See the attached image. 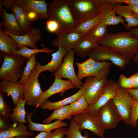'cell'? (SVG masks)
I'll list each match as a JSON object with an SVG mask.
<instances>
[{"label":"cell","instance_id":"cell-1","mask_svg":"<svg viewBox=\"0 0 138 138\" xmlns=\"http://www.w3.org/2000/svg\"><path fill=\"white\" fill-rule=\"evenodd\" d=\"M98 44L109 48L129 61L138 52V39L130 31L107 33Z\"/></svg>","mask_w":138,"mask_h":138},{"label":"cell","instance_id":"cell-2","mask_svg":"<svg viewBox=\"0 0 138 138\" xmlns=\"http://www.w3.org/2000/svg\"><path fill=\"white\" fill-rule=\"evenodd\" d=\"M47 4L46 20H55L60 25V32L57 37L72 32L79 24L71 10L69 0H53Z\"/></svg>","mask_w":138,"mask_h":138},{"label":"cell","instance_id":"cell-3","mask_svg":"<svg viewBox=\"0 0 138 138\" xmlns=\"http://www.w3.org/2000/svg\"><path fill=\"white\" fill-rule=\"evenodd\" d=\"M4 60L0 69V79L18 83L23 74L22 66L26 60L21 56L1 52Z\"/></svg>","mask_w":138,"mask_h":138},{"label":"cell","instance_id":"cell-4","mask_svg":"<svg viewBox=\"0 0 138 138\" xmlns=\"http://www.w3.org/2000/svg\"><path fill=\"white\" fill-rule=\"evenodd\" d=\"M69 4L73 16L78 24L96 17L100 13L95 0H69Z\"/></svg>","mask_w":138,"mask_h":138},{"label":"cell","instance_id":"cell-5","mask_svg":"<svg viewBox=\"0 0 138 138\" xmlns=\"http://www.w3.org/2000/svg\"><path fill=\"white\" fill-rule=\"evenodd\" d=\"M87 55L96 62L108 61L122 70L129 63L130 61L124 56L103 45H99L91 49L87 52Z\"/></svg>","mask_w":138,"mask_h":138},{"label":"cell","instance_id":"cell-6","mask_svg":"<svg viewBox=\"0 0 138 138\" xmlns=\"http://www.w3.org/2000/svg\"><path fill=\"white\" fill-rule=\"evenodd\" d=\"M95 116L105 130L115 128L122 120L112 99L101 107Z\"/></svg>","mask_w":138,"mask_h":138},{"label":"cell","instance_id":"cell-7","mask_svg":"<svg viewBox=\"0 0 138 138\" xmlns=\"http://www.w3.org/2000/svg\"><path fill=\"white\" fill-rule=\"evenodd\" d=\"M108 79L98 80L94 76L87 77L80 88L88 105L95 103L103 93Z\"/></svg>","mask_w":138,"mask_h":138},{"label":"cell","instance_id":"cell-8","mask_svg":"<svg viewBox=\"0 0 138 138\" xmlns=\"http://www.w3.org/2000/svg\"><path fill=\"white\" fill-rule=\"evenodd\" d=\"M116 96L112 100L124 123L130 125L131 111L135 100L125 89L121 87L117 83Z\"/></svg>","mask_w":138,"mask_h":138},{"label":"cell","instance_id":"cell-9","mask_svg":"<svg viewBox=\"0 0 138 138\" xmlns=\"http://www.w3.org/2000/svg\"><path fill=\"white\" fill-rule=\"evenodd\" d=\"M39 75L36 67L32 71L28 80L23 85V98L27 105L33 106L43 92L38 78Z\"/></svg>","mask_w":138,"mask_h":138},{"label":"cell","instance_id":"cell-10","mask_svg":"<svg viewBox=\"0 0 138 138\" xmlns=\"http://www.w3.org/2000/svg\"><path fill=\"white\" fill-rule=\"evenodd\" d=\"M75 53L73 49L68 50L61 65L57 71L54 73L53 75L55 77L60 78H67L72 82L77 88H80L83 83L77 77L74 67Z\"/></svg>","mask_w":138,"mask_h":138},{"label":"cell","instance_id":"cell-11","mask_svg":"<svg viewBox=\"0 0 138 138\" xmlns=\"http://www.w3.org/2000/svg\"><path fill=\"white\" fill-rule=\"evenodd\" d=\"M73 118L81 131L84 129L88 130L95 135L101 138L103 137L105 130L95 116L86 112L73 116Z\"/></svg>","mask_w":138,"mask_h":138},{"label":"cell","instance_id":"cell-12","mask_svg":"<svg viewBox=\"0 0 138 138\" xmlns=\"http://www.w3.org/2000/svg\"><path fill=\"white\" fill-rule=\"evenodd\" d=\"M76 88H77L76 86L70 80H64L55 77L54 81L51 86L43 91L33 106L38 108L48 98L53 95L60 93L61 96L62 97L66 90Z\"/></svg>","mask_w":138,"mask_h":138},{"label":"cell","instance_id":"cell-13","mask_svg":"<svg viewBox=\"0 0 138 138\" xmlns=\"http://www.w3.org/2000/svg\"><path fill=\"white\" fill-rule=\"evenodd\" d=\"M117 88V83L112 79H108L103 93L95 103L89 105L87 112L95 116L101 107L116 96Z\"/></svg>","mask_w":138,"mask_h":138},{"label":"cell","instance_id":"cell-14","mask_svg":"<svg viewBox=\"0 0 138 138\" xmlns=\"http://www.w3.org/2000/svg\"><path fill=\"white\" fill-rule=\"evenodd\" d=\"M100 9L101 15V22L107 26L117 25L121 22L124 26V19L121 16H117L113 7V4L106 0H95Z\"/></svg>","mask_w":138,"mask_h":138},{"label":"cell","instance_id":"cell-15","mask_svg":"<svg viewBox=\"0 0 138 138\" xmlns=\"http://www.w3.org/2000/svg\"><path fill=\"white\" fill-rule=\"evenodd\" d=\"M3 5L9 9L10 12L14 14L24 33L32 28V22L29 19L26 11L21 6L15 3L14 0H4Z\"/></svg>","mask_w":138,"mask_h":138},{"label":"cell","instance_id":"cell-16","mask_svg":"<svg viewBox=\"0 0 138 138\" xmlns=\"http://www.w3.org/2000/svg\"><path fill=\"white\" fill-rule=\"evenodd\" d=\"M112 63L109 61L96 62L88 69L78 70L77 77L80 80L85 77L90 76H94L98 80L101 79L109 74Z\"/></svg>","mask_w":138,"mask_h":138},{"label":"cell","instance_id":"cell-17","mask_svg":"<svg viewBox=\"0 0 138 138\" xmlns=\"http://www.w3.org/2000/svg\"><path fill=\"white\" fill-rule=\"evenodd\" d=\"M14 2L21 6L27 13L36 14L39 20H42L47 17L48 4L45 0H14Z\"/></svg>","mask_w":138,"mask_h":138},{"label":"cell","instance_id":"cell-18","mask_svg":"<svg viewBox=\"0 0 138 138\" xmlns=\"http://www.w3.org/2000/svg\"><path fill=\"white\" fill-rule=\"evenodd\" d=\"M2 30L16 41L18 49L23 46H28L34 49H38L36 43L39 41L41 39L40 30L38 28H32L21 36L14 35Z\"/></svg>","mask_w":138,"mask_h":138},{"label":"cell","instance_id":"cell-19","mask_svg":"<svg viewBox=\"0 0 138 138\" xmlns=\"http://www.w3.org/2000/svg\"><path fill=\"white\" fill-rule=\"evenodd\" d=\"M0 15L2 17L0 29L3 27V30L5 32L15 35L21 36L24 34L14 14L8 13L7 10L3 8L0 11Z\"/></svg>","mask_w":138,"mask_h":138},{"label":"cell","instance_id":"cell-20","mask_svg":"<svg viewBox=\"0 0 138 138\" xmlns=\"http://www.w3.org/2000/svg\"><path fill=\"white\" fill-rule=\"evenodd\" d=\"M84 38L79 32H71L57 37L53 40L52 45L56 48L60 47L67 50L73 49Z\"/></svg>","mask_w":138,"mask_h":138},{"label":"cell","instance_id":"cell-21","mask_svg":"<svg viewBox=\"0 0 138 138\" xmlns=\"http://www.w3.org/2000/svg\"><path fill=\"white\" fill-rule=\"evenodd\" d=\"M58 48L59 49L57 51L51 54L52 60L47 64L43 65L38 62H37L36 67L39 74L46 71L55 72L60 68L63 62V58L65 55L68 50L60 47Z\"/></svg>","mask_w":138,"mask_h":138},{"label":"cell","instance_id":"cell-22","mask_svg":"<svg viewBox=\"0 0 138 138\" xmlns=\"http://www.w3.org/2000/svg\"><path fill=\"white\" fill-rule=\"evenodd\" d=\"M23 86L18 82L2 80L0 83V93H7L10 95L15 107L18 99L23 97Z\"/></svg>","mask_w":138,"mask_h":138},{"label":"cell","instance_id":"cell-23","mask_svg":"<svg viewBox=\"0 0 138 138\" xmlns=\"http://www.w3.org/2000/svg\"><path fill=\"white\" fill-rule=\"evenodd\" d=\"M113 7L116 15L121 16L125 18L127 24L124 26L126 29L130 30L132 27H138V16L128 8L126 6L113 4Z\"/></svg>","mask_w":138,"mask_h":138},{"label":"cell","instance_id":"cell-24","mask_svg":"<svg viewBox=\"0 0 138 138\" xmlns=\"http://www.w3.org/2000/svg\"><path fill=\"white\" fill-rule=\"evenodd\" d=\"M33 113V112L28 113L26 116L27 120L29 123L28 127L30 131L50 132L53 129L67 126L66 122L58 120L47 124L35 123L33 122L31 119Z\"/></svg>","mask_w":138,"mask_h":138},{"label":"cell","instance_id":"cell-25","mask_svg":"<svg viewBox=\"0 0 138 138\" xmlns=\"http://www.w3.org/2000/svg\"><path fill=\"white\" fill-rule=\"evenodd\" d=\"M28 128L22 123H14L7 129L0 132V138H14L23 136H32L34 133L28 131Z\"/></svg>","mask_w":138,"mask_h":138},{"label":"cell","instance_id":"cell-26","mask_svg":"<svg viewBox=\"0 0 138 138\" xmlns=\"http://www.w3.org/2000/svg\"><path fill=\"white\" fill-rule=\"evenodd\" d=\"M82 95L81 90L80 89L74 94L58 101L51 102L47 99L40 107L44 110L47 109L49 110H55L73 102L78 99Z\"/></svg>","mask_w":138,"mask_h":138},{"label":"cell","instance_id":"cell-27","mask_svg":"<svg viewBox=\"0 0 138 138\" xmlns=\"http://www.w3.org/2000/svg\"><path fill=\"white\" fill-rule=\"evenodd\" d=\"M18 49L16 41L8 33L0 30V50L1 52L13 54Z\"/></svg>","mask_w":138,"mask_h":138},{"label":"cell","instance_id":"cell-28","mask_svg":"<svg viewBox=\"0 0 138 138\" xmlns=\"http://www.w3.org/2000/svg\"><path fill=\"white\" fill-rule=\"evenodd\" d=\"M72 111L70 105L61 107L54 111L48 117L43 120L44 124H49L55 120L61 121L65 119L71 120Z\"/></svg>","mask_w":138,"mask_h":138},{"label":"cell","instance_id":"cell-29","mask_svg":"<svg viewBox=\"0 0 138 138\" xmlns=\"http://www.w3.org/2000/svg\"><path fill=\"white\" fill-rule=\"evenodd\" d=\"M26 101L23 97H21L18 100L16 106L12 109L13 112L11 115V121L14 123H26L27 121L25 118L27 112L25 109Z\"/></svg>","mask_w":138,"mask_h":138},{"label":"cell","instance_id":"cell-30","mask_svg":"<svg viewBox=\"0 0 138 138\" xmlns=\"http://www.w3.org/2000/svg\"><path fill=\"white\" fill-rule=\"evenodd\" d=\"M108 27L107 25L101 22L94 26L89 31L86 37L98 44L107 34Z\"/></svg>","mask_w":138,"mask_h":138},{"label":"cell","instance_id":"cell-31","mask_svg":"<svg viewBox=\"0 0 138 138\" xmlns=\"http://www.w3.org/2000/svg\"><path fill=\"white\" fill-rule=\"evenodd\" d=\"M86 37L83 39L73 49L77 55L82 58L87 55V52L91 49L99 45Z\"/></svg>","mask_w":138,"mask_h":138},{"label":"cell","instance_id":"cell-32","mask_svg":"<svg viewBox=\"0 0 138 138\" xmlns=\"http://www.w3.org/2000/svg\"><path fill=\"white\" fill-rule=\"evenodd\" d=\"M101 15L100 13L96 17L79 24L72 32H79L84 37H86L89 31L94 26L101 22Z\"/></svg>","mask_w":138,"mask_h":138},{"label":"cell","instance_id":"cell-33","mask_svg":"<svg viewBox=\"0 0 138 138\" xmlns=\"http://www.w3.org/2000/svg\"><path fill=\"white\" fill-rule=\"evenodd\" d=\"M55 50L54 49H50L46 47L40 49H31L28 48L26 46H23L18 49L13 54L20 55L23 58L27 59L29 60L31 58L32 56L35 54L40 52L49 54L53 53Z\"/></svg>","mask_w":138,"mask_h":138},{"label":"cell","instance_id":"cell-34","mask_svg":"<svg viewBox=\"0 0 138 138\" xmlns=\"http://www.w3.org/2000/svg\"><path fill=\"white\" fill-rule=\"evenodd\" d=\"M36 54H33L30 60H27L26 65L23 70L22 76L18 82L20 84L23 85L29 79L32 71L36 67L37 63Z\"/></svg>","mask_w":138,"mask_h":138},{"label":"cell","instance_id":"cell-35","mask_svg":"<svg viewBox=\"0 0 138 138\" xmlns=\"http://www.w3.org/2000/svg\"><path fill=\"white\" fill-rule=\"evenodd\" d=\"M69 105L73 116L87 112L89 106L83 95L77 100Z\"/></svg>","mask_w":138,"mask_h":138},{"label":"cell","instance_id":"cell-36","mask_svg":"<svg viewBox=\"0 0 138 138\" xmlns=\"http://www.w3.org/2000/svg\"><path fill=\"white\" fill-rule=\"evenodd\" d=\"M78 125L73 119H71L69 126L67 129L66 138H88V132H85L84 136L82 135Z\"/></svg>","mask_w":138,"mask_h":138},{"label":"cell","instance_id":"cell-37","mask_svg":"<svg viewBox=\"0 0 138 138\" xmlns=\"http://www.w3.org/2000/svg\"><path fill=\"white\" fill-rule=\"evenodd\" d=\"M11 113L10 107L5 100L4 94L0 93V118L10 122Z\"/></svg>","mask_w":138,"mask_h":138},{"label":"cell","instance_id":"cell-38","mask_svg":"<svg viewBox=\"0 0 138 138\" xmlns=\"http://www.w3.org/2000/svg\"><path fill=\"white\" fill-rule=\"evenodd\" d=\"M138 119V100H135L131 111V120L130 125L133 128H135L137 125Z\"/></svg>","mask_w":138,"mask_h":138},{"label":"cell","instance_id":"cell-39","mask_svg":"<svg viewBox=\"0 0 138 138\" xmlns=\"http://www.w3.org/2000/svg\"><path fill=\"white\" fill-rule=\"evenodd\" d=\"M46 28L48 31L51 33H54L58 36L59 34L60 27L59 23L53 20H47Z\"/></svg>","mask_w":138,"mask_h":138},{"label":"cell","instance_id":"cell-40","mask_svg":"<svg viewBox=\"0 0 138 138\" xmlns=\"http://www.w3.org/2000/svg\"><path fill=\"white\" fill-rule=\"evenodd\" d=\"M118 83L120 86L125 89L133 88V85L130 77H128L124 75H120Z\"/></svg>","mask_w":138,"mask_h":138},{"label":"cell","instance_id":"cell-41","mask_svg":"<svg viewBox=\"0 0 138 138\" xmlns=\"http://www.w3.org/2000/svg\"><path fill=\"white\" fill-rule=\"evenodd\" d=\"M94 60L90 57L85 61L82 63L76 62L78 70H84L88 69L91 67L96 62Z\"/></svg>","mask_w":138,"mask_h":138},{"label":"cell","instance_id":"cell-42","mask_svg":"<svg viewBox=\"0 0 138 138\" xmlns=\"http://www.w3.org/2000/svg\"><path fill=\"white\" fill-rule=\"evenodd\" d=\"M67 129L64 127L57 128L52 133L50 138H65Z\"/></svg>","mask_w":138,"mask_h":138},{"label":"cell","instance_id":"cell-43","mask_svg":"<svg viewBox=\"0 0 138 138\" xmlns=\"http://www.w3.org/2000/svg\"><path fill=\"white\" fill-rule=\"evenodd\" d=\"M106 1L113 4H121L124 3L128 5H138V0H106Z\"/></svg>","mask_w":138,"mask_h":138},{"label":"cell","instance_id":"cell-44","mask_svg":"<svg viewBox=\"0 0 138 138\" xmlns=\"http://www.w3.org/2000/svg\"><path fill=\"white\" fill-rule=\"evenodd\" d=\"M0 131L7 129L11 125L9 122L1 118H0Z\"/></svg>","mask_w":138,"mask_h":138},{"label":"cell","instance_id":"cell-45","mask_svg":"<svg viewBox=\"0 0 138 138\" xmlns=\"http://www.w3.org/2000/svg\"><path fill=\"white\" fill-rule=\"evenodd\" d=\"M130 77L132 82L133 88H138V71Z\"/></svg>","mask_w":138,"mask_h":138},{"label":"cell","instance_id":"cell-46","mask_svg":"<svg viewBox=\"0 0 138 138\" xmlns=\"http://www.w3.org/2000/svg\"><path fill=\"white\" fill-rule=\"evenodd\" d=\"M135 100H138V88L125 89Z\"/></svg>","mask_w":138,"mask_h":138},{"label":"cell","instance_id":"cell-47","mask_svg":"<svg viewBox=\"0 0 138 138\" xmlns=\"http://www.w3.org/2000/svg\"><path fill=\"white\" fill-rule=\"evenodd\" d=\"M52 133L51 132L42 131L33 138H50Z\"/></svg>","mask_w":138,"mask_h":138},{"label":"cell","instance_id":"cell-48","mask_svg":"<svg viewBox=\"0 0 138 138\" xmlns=\"http://www.w3.org/2000/svg\"><path fill=\"white\" fill-rule=\"evenodd\" d=\"M126 6L134 13L138 16V5H128Z\"/></svg>","mask_w":138,"mask_h":138},{"label":"cell","instance_id":"cell-49","mask_svg":"<svg viewBox=\"0 0 138 138\" xmlns=\"http://www.w3.org/2000/svg\"><path fill=\"white\" fill-rule=\"evenodd\" d=\"M130 31L135 37L138 39V28L131 29Z\"/></svg>","mask_w":138,"mask_h":138},{"label":"cell","instance_id":"cell-50","mask_svg":"<svg viewBox=\"0 0 138 138\" xmlns=\"http://www.w3.org/2000/svg\"><path fill=\"white\" fill-rule=\"evenodd\" d=\"M133 62L135 63H138V52L133 58Z\"/></svg>","mask_w":138,"mask_h":138},{"label":"cell","instance_id":"cell-51","mask_svg":"<svg viewBox=\"0 0 138 138\" xmlns=\"http://www.w3.org/2000/svg\"><path fill=\"white\" fill-rule=\"evenodd\" d=\"M3 0H1L0 1V11H1L3 8Z\"/></svg>","mask_w":138,"mask_h":138},{"label":"cell","instance_id":"cell-52","mask_svg":"<svg viewBox=\"0 0 138 138\" xmlns=\"http://www.w3.org/2000/svg\"><path fill=\"white\" fill-rule=\"evenodd\" d=\"M14 138H29L28 136H23L16 137Z\"/></svg>","mask_w":138,"mask_h":138}]
</instances>
